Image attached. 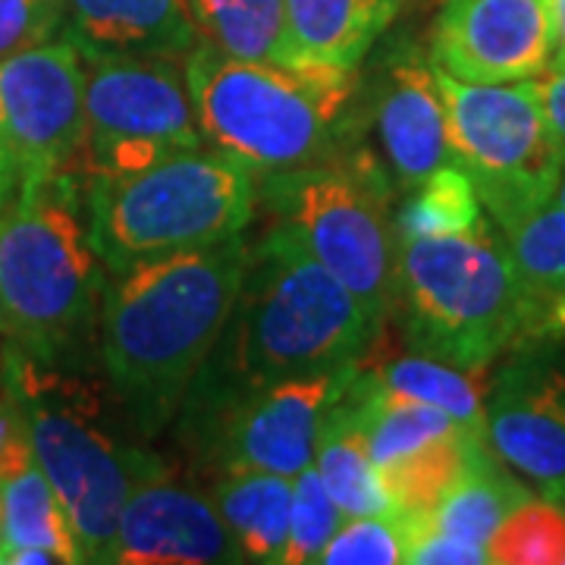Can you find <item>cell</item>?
<instances>
[{
    "label": "cell",
    "instance_id": "obj_15",
    "mask_svg": "<svg viewBox=\"0 0 565 565\" xmlns=\"http://www.w3.org/2000/svg\"><path fill=\"white\" fill-rule=\"evenodd\" d=\"M117 565H211L243 563L214 500L173 478H151L122 505Z\"/></svg>",
    "mask_w": 565,
    "mask_h": 565
},
{
    "label": "cell",
    "instance_id": "obj_1",
    "mask_svg": "<svg viewBox=\"0 0 565 565\" xmlns=\"http://www.w3.org/2000/svg\"><path fill=\"white\" fill-rule=\"evenodd\" d=\"M243 236L151 258L104 282L98 337L107 384L129 424L154 437L180 412L233 318Z\"/></svg>",
    "mask_w": 565,
    "mask_h": 565
},
{
    "label": "cell",
    "instance_id": "obj_13",
    "mask_svg": "<svg viewBox=\"0 0 565 565\" xmlns=\"http://www.w3.org/2000/svg\"><path fill=\"white\" fill-rule=\"evenodd\" d=\"M550 63V0H444L430 25V66L449 79L527 82Z\"/></svg>",
    "mask_w": 565,
    "mask_h": 565
},
{
    "label": "cell",
    "instance_id": "obj_34",
    "mask_svg": "<svg viewBox=\"0 0 565 565\" xmlns=\"http://www.w3.org/2000/svg\"><path fill=\"white\" fill-rule=\"evenodd\" d=\"M565 340V286L531 292V315L525 323L522 345H546Z\"/></svg>",
    "mask_w": 565,
    "mask_h": 565
},
{
    "label": "cell",
    "instance_id": "obj_18",
    "mask_svg": "<svg viewBox=\"0 0 565 565\" xmlns=\"http://www.w3.org/2000/svg\"><path fill=\"white\" fill-rule=\"evenodd\" d=\"M405 0H282V66H359Z\"/></svg>",
    "mask_w": 565,
    "mask_h": 565
},
{
    "label": "cell",
    "instance_id": "obj_40",
    "mask_svg": "<svg viewBox=\"0 0 565 565\" xmlns=\"http://www.w3.org/2000/svg\"><path fill=\"white\" fill-rule=\"evenodd\" d=\"M0 541H3V503H0Z\"/></svg>",
    "mask_w": 565,
    "mask_h": 565
},
{
    "label": "cell",
    "instance_id": "obj_36",
    "mask_svg": "<svg viewBox=\"0 0 565 565\" xmlns=\"http://www.w3.org/2000/svg\"><path fill=\"white\" fill-rule=\"evenodd\" d=\"M553 20V63L550 70H565V0H550Z\"/></svg>",
    "mask_w": 565,
    "mask_h": 565
},
{
    "label": "cell",
    "instance_id": "obj_39",
    "mask_svg": "<svg viewBox=\"0 0 565 565\" xmlns=\"http://www.w3.org/2000/svg\"><path fill=\"white\" fill-rule=\"evenodd\" d=\"M0 340H10V318L3 311V299H0Z\"/></svg>",
    "mask_w": 565,
    "mask_h": 565
},
{
    "label": "cell",
    "instance_id": "obj_8",
    "mask_svg": "<svg viewBox=\"0 0 565 565\" xmlns=\"http://www.w3.org/2000/svg\"><path fill=\"white\" fill-rule=\"evenodd\" d=\"M274 226L292 233L362 305L381 333L399 282V233L390 217V180L367 154L323 158L264 177Z\"/></svg>",
    "mask_w": 565,
    "mask_h": 565
},
{
    "label": "cell",
    "instance_id": "obj_27",
    "mask_svg": "<svg viewBox=\"0 0 565 565\" xmlns=\"http://www.w3.org/2000/svg\"><path fill=\"white\" fill-rule=\"evenodd\" d=\"M487 556L493 565H565V503L531 497L493 531Z\"/></svg>",
    "mask_w": 565,
    "mask_h": 565
},
{
    "label": "cell",
    "instance_id": "obj_31",
    "mask_svg": "<svg viewBox=\"0 0 565 565\" xmlns=\"http://www.w3.org/2000/svg\"><path fill=\"white\" fill-rule=\"evenodd\" d=\"M63 32V0H0V61L54 41Z\"/></svg>",
    "mask_w": 565,
    "mask_h": 565
},
{
    "label": "cell",
    "instance_id": "obj_7",
    "mask_svg": "<svg viewBox=\"0 0 565 565\" xmlns=\"http://www.w3.org/2000/svg\"><path fill=\"white\" fill-rule=\"evenodd\" d=\"M255 204V173L202 148L122 177H85L88 236L107 274L243 236Z\"/></svg>",
    "mask_w": 565,
    "mask_h": 565
},
{
    "label": "cell",
    "instance_id": "obj_29",
    "mask_svg": "<svg viewBox=\"0 0 565 565\" xmlns=\"http://www.w3.org/2000/svg\"><path fill=\"white\" fill-rule=\"evenodd\" d=\"M343 522L340 505L333 503L315 465H305L292 481V509H289V537L282 550L286 565L321 563V553L333 531Z\"/></svg>",
    "mask_w": 565,
    "mask_h": 565
},
{
    "label": "cell",
    "instance_id": "obj_3",
    "mask_svg": "<svg viewBox=\"0 0 565 565\" xmlns=\"http://www.w3.org/2000/svg\"><path fill=\"white\" fill-rule=\"evenodd\" d=\"M0 362L20 390L35 465L70 515L79 559L114 563L122 505L136 487L167 475V462L110 430L102 384L39 362L10 340Z\"/></svg>",
    "mask_w": 565,
    "mask_h": 565
},
{
    "label": "cell",
    "instance_id": "obj_20",
    "mask_svg": "<svg viewBox=\"0 0 565 565\" xmlns=\"http://www.w3.org/2000/svg\"><path fill=\"white\" fill-rule=\"evenodd\" d=\"M214 505L243 553V563H282L289 537L292 484L274 471H223Z\"/></svg>",
    "mask_w": 565,
    "mask_h": 565
},
{
    "label": "cell",
    "instance_id": "obj_2",
    "mask_svg": "<svg viewBox=\"0 0 565 565\" xmlns=\"http://www.w3.org/2000/svg\"><path fill=\"white\" fill-rule=\"evenodd\" d=\"M371 340L355 296L292 233L274 226L245 258L233 318L195 384H277L355 362Z\"/></svg>",
    "mask_w": 565,
    "mask_h": 565
},
{
    "label": "cell",
    "instance_id": "obj_25",
    "mask_svg": "<svg viewBox=\"0 0 565 565\" xmlns=\"http://www.w3.org/2000/svg\"><path fill=\"white\" fill-rule=\"evenodd\" d=\"M199 41H207L226 57L280 63L282 0H189Z\"/></svg>",
    "mask_w": 565,
    "mask_h": 565
},
{
    "label": "cell",
    "instance_id": "obj_17",
    "mask_svg": "<svg viewBox=\"0 0 565 565\" xmlns=\"http://www.w3.org/2000/svg\"><path fill=\"white\" fill-rule=\"evenodd\" d=\"M63 39L82 61L173 57L199 44L189 0H63Z\"/></svg>",
    "mask_w": 565,
    "mask_h": 565
},
{
    "label": "cell",
    "instance_id": "obj_30",
    "mask_svg": "<svg viewBox=\"0 0 565 565\" xmlns=\"http://www.w3.org/2000/svg\"><path fill=\"white\" fill-rule=\"evenodd\" d=\"M408 553L403 515H345L321 553L323 565H399Z\"/></svg>",
    "mask_w": 565,
    "mask_h": 565
},
{
    "label": "cell",
    "instance_id": "obj_33",
    "mask_svg": "<svg viewBox=\"0 0 565 565\" xmlns=\"http://www.w3.org/2000/svg\"><path fill=\"white\" fill-rule=\"evenodd\" d=\"M405 519V515H403ZM408 522V553L412 565H484L490 563L487 546L462 541L430 525V519H405Z\"/></svg>",
    "mask_w": 565,
    "mask_h": 565
},
{
    "label": "cell",
    "instance_id": "obj_26",
    "mask_svg": "<svg viewBox=\"0 0 565 565\" xmlns=\"http://www.w3.org/2000/svg\"><path fill=\"white\" fill-rule=\"evenodd\" d=\"M484 223L490 221L471 177L459 163H446L408 189V199L396 217V233L399 243L422 236H462L481 230Z\"/></svg>",
    "mask_w": 565,
    "mask_h": 565
},
{
    "label": "cell",
    "instance_id": "obj_4",
    "mask_svg": "<svg viewBox=\"0 0 565 565\" xmlns=\"http://www.w3.org/2000/svg\"><path fill=\"white\" fill-rule=\"evenodd\" d=\"M182 70L202 139L255 177L330 158L359 85V66L236 61L207 41L185 54Z\"/></svg>",
    "mask_w": 565,
    "mask_h": 565
},
{
    "label": "cell",
    "instance_id": "obj_12",
    "mask_svg": "<svg viewBox=\"0 0 565 565\" xmlns=\"http://www.w3.org/2000/svg\"><path fill=\"white\" fill-rule=\"evenodd\" d=\"M85 61L73 41H44L0 61V145L22 182L85 173Z\"/></svg>",
    "mask_w": 565,
    "mask_h": 565
},
{
    "label": "cell",
    "instance_id": "obj_19",
    "mask_svg": "<svg viewBox=\"0 0 565 565\" xmlns=\"http://www.w3.org/2000/svg\"><path fill=\"white\" fill-rule=\"evenodd\" d=\"M315 468L343 515H390L393 512L390 497L381 484V475L371 462L359 403L349 393V384L323 418L318 449H315Z\"/></svg>",
    "mask_w": 565,
    "mask_h": 565
},
{
    "label": "cell",
    "instance_id": "obj_32",
    "mask_svg": "<svg viewBox=\"0 0 565 565\" xmlns=\"http://www.w3.org/2000/svg\"><path fill=\"white\" fill-rule=\"evenodd\" d=\"M32 465H35V449H32L25 405L13 377L0 362V484L22 475Z\"/></svg>",
    "mask_w": 565,
    "mask_h": 565
},
{
    "label": "cell",
    "instance_id": "obj_35",
    "mask_svg": "<svg viewBox=\"0 0 565 565\" xmlns=\"http://www.w3.org/2000/svg\"><path fill=\"white\" fill-rule=\"evenodd\" d=\"M537 95H541L546 126L565 154V70H546L544 79H537Z\"/></svg>",
    "mask_w": 565,
    "mask_h": 565
},
{
    "label": "cell",
    "instance_id": "obj_23",
    "mask_svg": "<svg viewBox=\"0 0 565 565\" xmlns=\"http://www.w3.org/2000/svg\"><path fill=\"white\" fill-rule=\"evenodd\" d=\"M478 440H484V434L456 427L444 437L418 446L403 459L377 468L393 512L405 519H430V512L449 493V487L462 478L468 456Z\"/></svg>",
    "mask_w": 565,
    "mask_h": 565
},
{
    "label": "cell",
    "instance_id": "obj_21",
    "mask_svg": "<svg viewBox=\"0 0 565 565\" xmlns=\"http://www.w3.org/2000/svg\"><path fill=\"white\" fill-rule=\"evenodd\" d=\"M531 497L534 493L527 490L525 481L500 462V456L490 449L484 437L471 449L462 478L449 487V493L430 512V525L471 544L487 546L505 515Z\"/></svg>",
    "mask_w": 565,
    "mask_h": 565
},
{
    "label": "cell",
    "instance_id": "obj_5",
    "mask_svg": "<svg viewBox=\"0 0 565 565\" xmlns=\"http://www.w3.org/2000/svg\"><path fill=\"white\" fill-rule=\"evenodd\" d=\"M85 173L22 182L0 204V299L10 343L61 364L102 315L104 264L88 236Z\"/></svg>",
    "mask_w": 565,
    "mask_h": 565
},
{
    "label": "cell",
    "instance_id": "obj_14",
    "mask_svg": "<svg viewBox=\"0 0 565 565\" xmlns=\"http://www.w3.org/2000/svg\"><path fill=\"white\" fill-rule=\"evenodd\" d=\"M487 444L546 500L565 503V362L537 343L505 364L487 396Z\"/></svg>",
    "mask_w": 565,
    "mask_h": 565
},
{
    "label": "cell",
    "instance_id": "obj_22",
    "mask_svg": "<svg viewBox=\"0 0 565 565\" xmlns=\"http://www.w3.org/2000/svg\"><path fill=\"white\" fill-rule=\"evenodd\" d=\"M364 371H371V377L390 393L437 405L462 430L484 434L487 396H490L484 384V371H462V367L434 362V359H424L415 352L399 355V359H377Z\"/></svg>",
    "mask_w": 565,
    "mask_h": 565
},
{
    "label": "cell",
    "instance_id": "obj_38",
    "mask_svg": "<svg viewBox=\"0 0 565 565\" xmlns=\"http://www.w3.org/2000/svg\"><path fill=\"white\" fill-rule=\"evenodd\" d=\"M550 202L565 207V161H563V170H559V180H556V189H553V199H550Z\"/></svg>",
    "mask_w": 565,
    "mask_h": 565
},
{
    "label": "cell",
    "instance_id": "obj_9",
    "mask_svg": "<svg viewBox=\"0 0 565 565\" xmlns=\"http://www.w3.org/2000/svg\"><path fill=\"white\" fill-rule=\"evenodd\" d=\"M437 73V70H434ZM456 163L505 233L553 199L565 154L546 126L537 79L475 85L437 73Z\"/></svg>",
    "mask_w": 565,
    "mask_h": 565
},
{
    "label": "cell",
    "instance_id": "obj_24",
    "mask_svg": "<svg viewBox=\"0 0 565 565\" xmlns=\"http://www.w3.org/2000/svg\"><path fill=\"white\" fill-rule=\"evenodd\" d=\"M0 503H3L0 550L41 546V550H51L61 563H82L70 515L39 465L3 481Z\"/></svg>",
    "mask_w": 565,
    "mask_h": 565
},
{
    "label": "cell",
    "instance_id": "obj_6",
    "mask_svg": "<svg viewBox=\"0 0 565 565\" xmlns=\"http://www.w3.org/2000/svg\"><path fill=\"white\" fill-rule=\"evenodd\" d=\"M393 305L408 352L487 371L505 349L522 345L531 289L505 236L484 223L462 236L403 239Z\"/></svg>",
    "mask_w": 565,
    "mask_h": 565
},
{
    "label": "cell",
    "instance_id": "obj_10",
    "mask_svg": "<svg viewBox=\"0 0 565 565\" xmlns=\"http://www.w3.org/2000/svg\"><path fill=\"white\" fill-rule=\"evenodd\" d=\"M85 177H122L177 151L202 148L182 61H85Z\"/></svg>",
    "mask_w": 565,
    "mask_h": 565
},
{
    "label": "cell",
    "instance_id": "obj_16",
    "mask_svg": "<svg viewBox=\"0 0 565 565\" xmlns=\"http://www.w3.org/2000/svg\"><path fill=\"white\" fill-rule=\"evenodd\" d=\"M374 129L393 180L412 189L434 170L456 163L437 73L418 54H403L386 70Z\"/></svg>",
    "mask_w": 565,
    "mask_h": 565
},
{
    "label": "cell",
    "instance_id": "obj_28",
    "mask_svg": "<svg viewBox=\"0 0 565 565\" xmlns=\"http://www.w3.org/2000/svg\"><path fill=\"white\" fill-rule=\"evenodd\" d=\"M503 236L531 292L565 286V207L544 204Z\"/></svg>",
    "mask_w": 565,
    "mask_h": 565
},
{
    "label": "cell",
    "instance_id": "obj_11",
    "mask_svg": "<svg viewBox=\"0 0 565 565\" xmlns=\"http://www.w3.org/2000/svg\"><path fill=\"white\" fill-rule=\"evenodd\" d=\"M355 362L255 390L195 384L185 403L202 412L199 430L211 446L207 456L223 471L255 468L296 478L315 459L323 418L349 384Z\"/></svg>",
    "mask_w": 565,
    "mask_h": 565
},
{
    "label": "cell",
    "instance_id": "obj_37",
    "mask_svg": "<svg viewBox=\"0 0 565 565\" xmlns=\"http://www.w3.org/2000/svg\"><path fill=\"white\" fill-rule=\"evenodd\" d=\"M17 192H20V177H17L13 163H10L7 151H3V145H0V204L10 202Z\"/></svg>",
    "mask_w": 565,
    "mask_h": 565
}]
</instances>
